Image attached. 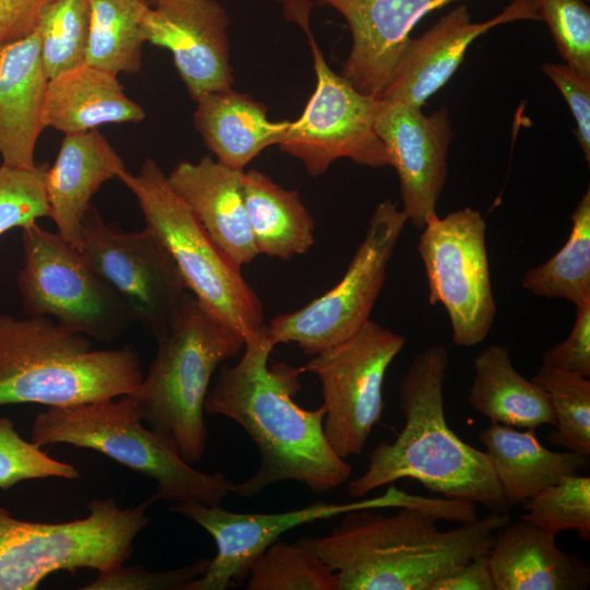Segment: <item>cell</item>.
I'll return each instance as SVG.
<instances>
[{
  "label": "cell",
  "mask_w": 590,
  "mask_h": 590,
  "mask_svg": "<svg viewBox=\"0 0 590 590\" xmlns=\"http://www.w3.org/2000/svg\"><path fill=\"white\" fill-rule=\"evenodd\" d=\"M274 345L266 328L245 340L234 365H222L204 401V412L239 424L260 453V465L234 493L252 497L283 481L305 484L314 493L330 492L352 473V467L330 447L323 433L326 408L299 406L304 368L285 363L269 365Z\"/></svg>",
  "instance_id": "6da1fadb"
},
{
  "label": "cell",
  "mask_w": 590,
  "mask_h": 590,
  "mask_svg": "<svg viewBox=\"0 0 590 590\" xmlns=\"http://www.w3.org/2000/svg\"><path fill=\"white\" fill-rule=\"evenodd\" d=\"M343 515L328 534L296 541L337 574L340 590H430L450 569L488 553L494 533L510 521L508 512H489L441 530L437 518L412 507Z\"/></svg>",
  "instance_id": "7a4b0ae2"
},
{
  "label": "cell",
  "mask_w": 590,
  "mask_h": 590,
  "mask_svg": "<svg viewBox=\"0 0 590 590\" xmlns=\"http://www.w3.org/2000/svg\"><path fill=\"white\" fill-rule=\"evenodd\" d=\"M448 363V351L441 344L414 357L399 382L404 427L393 441H382L369 452L366 471L347 485L352 497L410 477L446 498L481 504L489 512L510 510L486 452L465 444L447 425L444 384Z\"/></svg>",
  "instance_id": "3957f363"
},
{
  "label": "cell",
  "mask_w": 590,
  "mask_h": 590,
  "mask_svg": "<svg viewBox=\"0 0 590 590\" xmlns=\"http://www.w3.org/2000/svg\"><path fill=\"white\" fill-rule=\"evenodd\" d=\"M90 346L86 335L49 318L0 314V406L64 408L119 398L140 385L133 347Z\"/></svg>",
  "instance_id": "277c9868"
},
{
  "label": "cell",
  "mask_w": 590,
  "mask_h": 590,
  "mask_svg": "<svg viewBox=\"0 0 590 590\" xmlns=\"http://www.w3.org/2000/svg\"><path fill=\"white\" fill-rule=\"evenodd\" d=\"M146 376L129 394L141 420L190 464L205 450L204 401L216 368L244 338L186 292L163 332Z\"/></svg>",
  "instance_id": "5b68a950"
},
{
  "label": "cell",
  "mask_w": 590,
  "mask_h": 590,
  "mask_svg": "<svg viewBox=\"0 0 590 590\" xmlns=\"http://www.w3.org/2000/svg\"><path fill=\"white\" fill-rule=\"evenodd\" d=\"M31 440L39 447L66 444L96 450L156 482L154 502L220 505L235 484L221 472L205 473L185 461L161 435L143 425L126 394L39 412Z\"/></svg>",
  "instance_id": "8992f818"
},
{
  "label": "cell",
  "mask_w": 590,
  "mask_h": 590,
  "mask_svg": "<svg viewBox=\"0 0 590 590\" xmlns=\"http://www.w3.org/2000/svg\"><path fill=\"white\" fill-rule=\"evenodd\" d=\"M117 179L135 197L145 227L168 250L187 291L244 340L262 331V303L241 267L213 243L158 164L146 158L138 174L125 169Z\"/></svg>",
  "instance_id": "52a82bcc"
},
{
  "label": "cell",
  "mask_w": 590,
  "mask_h": 590,
  "mask_svg": "<svg viewBox=\"0 0 590 590\" xmlns=\"http://www.w3.org/2000/svg\"><path fill=\"white\" fill-rule=\"evenodd\" d=\"M152 497L121 508L114 498L88 503V515L66 522L15 518L0 506V590H33L51 573L106 570L123 564L148 524Z\"/></svg>",
  "instance_id": "ba28073f"
},
{
  "label": "cell",
  "mask_w": 590,
  "mask_h": 590,
  "mask_svg": "<svg viewBox=\"0 0 590 590\" xmlns=\"http://www.w3.org/2000/svg\"><path fill=\"white\" fill-rule=\"evenodd\" d=\"M24 266L17 276L22 307L73 332L110 342L134 322L120 297L83 253L33 223L22 227Z\"/></svg>",
  "instance_id": "9c48e42d"
},
{
  "label": "cell",
  "mask_w": 590,
  "mask_h": 590,
  "mask_svg": "<svg viewBox=\"0 0 590 590\" xmlns=\"http://www.w3.org/2000/svg\"><path fill=\"white\" fill-rule=\"evenodd\" d=\"M406 222L391 200L378 203L340 282L300 309L266 324L272 344L295 343L305 354L315 355L357 332L369 320Z\"/></svg>",
  "instance_id": "30bf717a"
},
{
  "label": "cell",
  "mask_w": 590,
  "mask_h": 590,
  "mask_svg": "<svg viewBox=\"0 0 590 590\" xmlns=\"http://www.w3.org/2000/svg\"><path fill=\"white\" fill-rule=\"evenodd\" d=\"M486 223L470 206L430 215L418 238L430 305L441 304L458 346L485 340L497 312L485 240Z\"/></svg>",
  "instance_id": "8fae6325"
},
{
  "label": "cell",
  "mask_w": 590,
  "mask_h": 590,
  "mask_svg": "<svg viewBox=\"0 0 590 590\" xmlns=\"http://www.w3.org/2000/svg\"><path fill=\"white\" fill-rule=\"evenodd\" d=\"M405 342L403 335L369 319L303 367L320 381L326 408L323 433L340 458L361 455L380 421L386 373Z\"/></svg>",
  "instance_id": "7c38bea8"
},
{
  "label": "cell",
  "mask_w": 590,
  "mask_h": 590,
  "mask_svg": "<svg viewBox=\"0 0 590 590\" xmlns=\"http://www.w3.org/2000/svg\"><path fill=\"white\" fill-rule=\"evenodd\" d=\"M308 43L316 88L299 118L291 121L280 150L299 160L310 176L324 174L339 158L375 168L390 166L387 150L375 130L378 99L358 92L335 73L312 34Z\"/></svg>",
  "instance_id": "4fadbf2b"
},
{
  "label": "cell",
  "mask_w": 590,
  "mask_h": 590,
  "mask_svg": "<svg viewBox=\"0 0 590 590\" xmlns=\"http://www.w3.org/2000/svg\"><path fill=\"white\" fill-rule=\"evenodd\" d=\"M81 252L120 297L134 322L154 337L165 330L185 293V282L160 238L149 228L123 232L90 206L81 228Z\"/></svg>",
  "instance_id": "5bb4252c"
},
{
  "label": "cell",
  "mask_w": 590,
  "mask_h": 590,
  "mask_svg": "<svg viewBox=\"0 0 590 590\" xmlns=\"http://www.w3.org/2000/svg\"><path fill=\"white\" fill-rule=\"evenodd\" d=\"M408 494L390 486L374 498L347 504L316 503L278 514H238L199 503H174L169 510L191 519L214 540L216 554L203 575L182 590H225L247 578L250 566L267 547L299 526L329 519L354 509L404 507Z\"/></svg>",
  "instance_id": "9a60e30c"
},
{
  "label": "cell",
  "mask_w": 590,
  "mask_h": 590,
  "mask_svg": "<svg viewBox=\"0 0 590 590\" xmlns=\"http://www.w3.org/2000/svg\"><path fill=\"white\" fill-rule=\"evenodd\" d=\"M374 123L399 177L402 211L422 229L436 213L447 180L455 138L449 113L442 107L427 116L421 107L378 99Z\"/></svg>",
  "instance_id": "2e32d148"
},
{
  "label": "cell",
  "mask_w": 590,
  "mask_h": 590,
  "mask_svg": "<svg viewBox=\"0 0 590 590\" xmlns=\"http://www.w3.org/2000/svg\"><path fill=\"white\" fill-rule=\"evenodd\" d=\"M141 33L144 42L172 52L175 67L191 98L235 82L229 61V19L216 0H154Z\"/></svg>",
  "instance_id": "e0dca14e"
},
{
  "label": "cell",
  "mask_w": 590,
  "mask_h": 590,
  "mask_svg": "<svg viewBox=\"0 0 590 590\" xmlns=\"http://www.w3.org/2000/svg\"><path fill=\"white\" fill-rule=\"evenodd\" d=\"M522 20L540 21L533 0H514L499 14L479 23L472 22L467 5L456 7L422 36L409 39L379 99L422 108L456 72L475 38L500 24Z\"/></svg>",
  "instance_id": "ac0fdd59"
},
{
  "label": "cell",
  "mask_w": 590,
  "mask_h": 590,
  "mask_svg": "<svg viewBox=\"0 0 590 590\" xmlns=\"http://www.w3.org/2000/svg\"><path fill=\"white\" fill-rule=\"evenodd\" d=\"M345 20L352 47L341 75L358 92L380 98L413 27L457 0H317Z\"/></svg>",
  "instance_id": "d6986e66"
},
{
  "label": "cell",
  "mask_w": 590,
  "mask_h": 590,
  "mask_svg": "<svg viewBox=\"0 0 590 590\" xmlns=\"http://www.w3.org/2000/svg\"><path fill=\"white\" fill-rule=\"evenodd\" d=\"M213 243L235 263H250L259 255L248 221L244 169L228 167L210 155L179 162L167 175Z\"/></svg>",
  "instance_id": "ffe728a7"
},
{
  "label": "cell",
  "mask_w": 590,
  "mask_h": 590,
  "mask_svg": "<svg viewBox=\"0 0 590 590\" xmlns=\"http://www.w3.org/2000/svg\"><path fill=\"white\" fill-rule=\"evenodd\" d=\"M126 169L108 140L97 130L66 134L55 163L45 173L49 217L57 233L81 251V228L101 186Z\"/></svg>",
  "instance_id": "44dd1931"
},
{
  "label": "cell",
  "mask_w": 590,
  "mask_h": 590,
  "mask_svg": "<svg viewBox=\"0 0 590 590\" xmlns=\"http://www.w3.org/2000/svg\"><path fill=\"white\" fill-rule=\"evenodd\" d=\"M496 532L487 553L495 590H583L589 587L588 562L578 554L559 550L555 536L532 522L509 521Z\"/></svg>",
  "instance_id": "7402d4cb"
},
{
  "label": "cell",
  "mask_w": 590,
  "mask_h": 590,
  "mask_svg": "<svg viewBox=\"0 0 590 590\" xmlns=\"http://www.w3.org/2000/svg\"><path fill=\"white\" fill-rule=\"evenodd\" d=\"M48 78L37 33L0 47V155L2 164L35 168V145Z\"/></svg>",
  "instance_id": "603a6c76"
},
{
  "label": "cell",
  "mask_w": 590,
  "mask_h": 590,
  "mask_svg": "<svg viewBox=\"0 0 590 590\" xmlns=\"http://www.w3.org/2000/svg\"><path fill=\"white\" fill-rule=\"evenodd\" d=\"M144 118L143 108L125 94L114 73L83 63L48 79L42 115L45 128L66 135Z\"/></svg>",
  "instance_id": "cb8c5ba5"
},
{
  "label": "cell",
  "mask_w": 590,
  "mask_h": 590,
  "mask_svg": "<svg viewBox=\"0 0 590 590\" xmlns=\"http://www.w3.org/2000/svg\"><path fill=\"white\" fill-rule=\"evenodd\" d=\"M193 121L216 161L244 167L271 145H279L291 121H271L267 107L231 88L211 92L197 102Z\"/></svg>",
  "instance_id": "d4e9b609"
},
{
  "label": "cell",
  "mask_w": 590,
  "mask_h": 590,
  "mask_svg": "<svg viewBox=\"0 0 590 590\" xmlns=\"http://www.w3.org/2000/svg\"><path fill=\"white\" fill-rule=\"evenodd\" d=\"M479 440L485 447L510 507L526 503L564 476L579 474L590 463V456L548 450L538 440L535 428L518 430L491 423L480 433Z\"/></svg>",
  "instance_id": "484cf974"
},
{
  "label": "cell",
  "mask_w": 590,
  "mask_h": 590,
  "mask_svg": "<svg viewBox=\"0 0 590 590\" xmlns=\"http://www.w3.org/2000/svg\"><path fill=\"white\" fill-rule=\"evenodd\" d=\"M474 378L468 402L476 412L515 428L555 426V412L547 392L514 367L509 347L491 344L473 358Z\"/></svg>",
  "instance_id": "4316f807"
},
{
  "label": "cell",
  "mask_w": 590,
  "mask_h": 590,
  "mask_svg": "<svg viewBox=\"0 0 590 590\" xmlns=\"http://www.w3.org/2000/svg\"><path fill=\"white\" fill-rule=\"evenodd\" d=\"M245 204L258 253L290 260L315 243V221L296 190L257 169L245 172Z\"/></svg>",
  "instance_id": "83f0119b"
},
{
  "label": "cell",
  "mask_w": 590,
  "mask_h": 590,
  "mask_svg": "<svg viewBox=\"0 0 590 590\" xmlns=\"http://www.w3.org/2000/svg\"><path fill=\"white\" fill-rule=\"evenodd\" d=\"M148 0H90L85 63L118 75L141 68V23Z\"/></svg>",
  "instance_id": "f1b7e54d"
},
{
  "label": "cell",
  "mask_w": 590,
  "mask_h": 590,
  "mask_svg": "<svg viewBox=\"0 0 590 590\" xmlns=\"http://www.w3.org/2000/svg\"><path fill=\"white\" fill-rule=\"evenodd\" d=\"M564 246L547 261L526 271L521 286L538 297L564 298L575 306L590 300V189L571 214Z\"/></svg>",
  "instance_id": "f546056e"
},
{
  "label": "cell",
  "mask_w": 590,
  "mask_h": 590,
  "mask_svg": "<svg viewBox=\"0 0 590 590\" xmlns=\"http://www.w3.org/2000/svg\"><path fill=\"white\" fill-rule=\"evenodd\" d=\"M248 590H340L337 574L298 545L272 543L250 566Z\"/></svg>",
  "instance_id": "4dcf8cb0"
},
{
  "label": "cell",
  "mask_w": 590,
  "mask_h": 590,
  "mask_svg": "<svg viewBox=\"0 0 590 590\" xmlns=\"http://www.w3.org/2000/svg\"><path fill=\"white\" fill-rule=\"evenodd\" d=\"M531 380L547 392L555 412L548 441L590 456V379L541 365Z\"/></svg>",
  "instance_id": "1f68e13d"
},
{
  "label": "cell",
  "mask_w": 590,
  "mask_h": 590,
  "mask_svg": "<svg viewBox=\"0 0 590 590\" xmlns=\"http://www.w3.org/2000/svg\"><path fill=\"white\" fill-rule=\"evenodd\" d=\"M90 30V0H50L36 33L48 79L85 63Z\"/></svg>",
  "instance_id": "d6a6232c"
},
{
  "label": "cell",
  "mask_w": 590,
  "mask_h": 590,
  "mask_svg": "<svg viewBox=\"0 0 590 590\" xmlns=\"http://www.w3.org/2000/svg\"><path fill=\"white\" fill-rule=\"evenodd\" d=\"M522 509L526 512L520 519L554 536L573 529L583 541H589L590 477L580 474L564 476L523 503Z\"/></svg>",
  "instance_id": "836d02e7"
},
{
  "label": "cell",
  "mask_w": 590,
  "mask_h": 590,
  "mask_svg": "<svg viewBox=\"0 0 590 590\" xmlns=\"http://www.w3.org/2000/svg\"><path fill=\"white\" fill-rule=\"evenodd\" d=\"M79 475L75 467L51 458L32 440H25L9 417L0 416V489L8 491L27 480H75Z\"/></svg>",
  "instance_id": "e575fe53"
},
{
  "label": "cell",
  "mask_w": 590,
  "mask_h": 590,
  "mask_svg": "<svg viewBox=\"0 0 590 590\" xmlns=\"http://www.w3.org/2000/svg\"><path fill=\"white\" fill-rule=\"evenodd\" d=\"M566 64L590 76V9L585 0H533Z\"/></svg>",
  "instance_id": "d590c367"
},
{
  "label": "cell",
  "mask_w": 590,
  "mask_h": 590,
  "mask_svg": "<svg viewBox=\"0 0 590 590\" xmlns=\"http://www.w3.org/2000/svg\"><path fill=\"white\" fill-rule=\"evenodd\" d=\"M47 165L35 168L0 166V235L49 217L45 192Z\"/></svg>",
  "instance_id": "8d00e7d4"
},
{
  "label": "cell",
  "mask_w": 590,
  "mask_h": 590,
  "mask_svg": "<svg viewBox=\"0 0 590 590\" xmlns=\"http://www.w3.org/2000/svg\"><path fill=\"white\" fill-rule=\"evenodd\" d=\"M210 559L201 558L191 565L151 571L140 566L123 564L98 571L97 577L83 590H182L186 583L204 574Z\"/></svg>",
  "instance_id": "74e56055"
},
{
  "label": "cell",
  "mask_w": 590,
  "mask_h": 590,
  "mask_svg": "<svg viewBox=\"0 0 590 590\" xmlns=\"http://www.w3.org/2000/svg\"><path fill=\"white\" fill-rule=\"evenodd\" d=\"M562 93L577 126V139L587 164L590 163V76H586L567 64L544 63L541 67Z\"/></svg>",
  "instance_id": "f35d334b"
},
{
  "label": "cell",
  "mask_w": 590,
  "mask_h": 590,
  "mask_svg": "<svg viewBox=\"0 0 590 590\" xmlns=\"http://www.w3.org/2000/svg\"><path fill=\"white\" fill-rule=\"evenodd\" d=\"M542 365L590 377V300L576 305L570 334L546 350Z\"/></svg>",
  "instance_id": "ab89813d"
},
{
  "label": "cell",
  "mask_w": 590,
  "mask_h": 590,
  "mask_svg": "<svg viewBox=\"0 0 590 590\" xmlns=\"http://www.w3.org/2000/svg\"><path fill=\"white\" fill-rule=\"evenodd\" d=\"M49 1L0 0V47L34 34Z\"/></svg>",
  "instance_id": "60d3db41"
},
{
  "label": "cell",
  "mask_w": 590,
  "mask_h": 590,
  "mask_svg": "<svg viewBox=\"0 0 590 590\" xmlns=\"http://www.w3.org/2000/svg\"><path fill=\"white\" fill-rule=\"evenodd\" d=\"M430 590H495L487 553L450 569Z\"/></svg>",
  "instance_id": "b9f144b4"
},
{
  "label": "cell",
  "mask_w": 590,
  "mask_h": 590,
  "mask_svg": "<svg viewBox=\"0 0 590 590\" xmlns=\"http://www.w3.org/2000/svg\"><path fill=\"white\" fill-rule=\"evenodd\" d=\"M282 7L284 17L297 26L307 35L310 31V14L314 8L312 0H274Z\"/></svg>",
  "instance_id": "7bdbcfd3"
},
{
  "label": "cell",
  "mask_w": 590,
  "mask_h": 590,
  "mask_svg": "<svg viewBox=\"0 0 590 590\" xmlns=\"http://www.w3.org/2000/svg\"><path fill=\"white\" fill-rule=\"evenodd\" d=\"M154 0H151V2H153Z\"/></svg>",
  "instance_id": "ee69618b"
}]
</instances>
